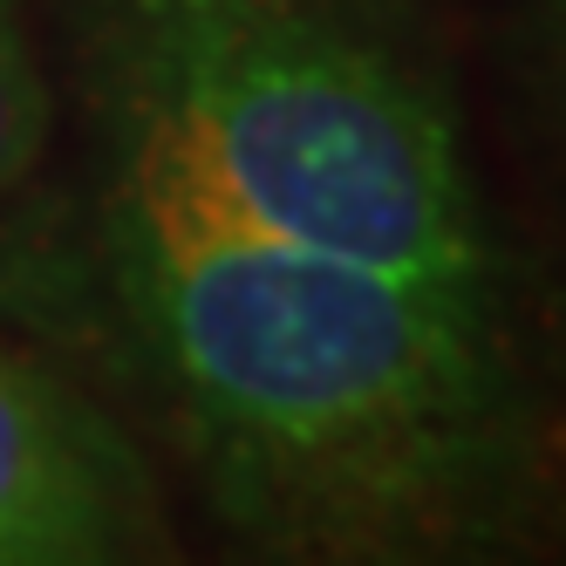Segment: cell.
I'll return each instance as SVG.
<instances>
[{
  "instance_id": "277c9868",
  "label": "cell",
  "mask_w": 566,
  "mask_h": 566,
  "mask_svg": "<svg viewBox=\"0 0 566 566\" xmlns=\"http://www.w3.org/2000/svg\"><path fill=\"white\" fill-rule=\"evenodd\" d=\"M42 137H49V90L14 21V0H0V198L34 171Z\"/></svg>"
},
{
  "instance_id": "6da1fadb",
  "label": "cell",
  "mask_w": 566,
  "mask_h": 566,
  "mask_svg": "<svg viewBox=\"0 0 566 566\" xmlns=\"http://www.w3.org/2000/svg\"><path fill=\"white\" fill-rule=\"evenodd\" d=\"M103 260L212 499L247 533L437 539L499 484L512 389L484 294L239 219L130 116Z\"/></svg>"
},
{
  "instance_id": "7a4b0ae2",
  "label": "cell",
  "mask_w": 566,
  "mask_h": 566,
  "mask_svg": "<svg viewBox=\"0 0 566 566\" xmlns=\"http://www.w3.org/2000/svg\"><path fill=\"white\" fill-rule=\"evenodd\" d=\"M124 116L239 219L430 287L484 294L492 247L423 83L321 0H103Z\"/></svg>"
},
{
  "instance_id": "3957f363",
  "label": "cell",
  "mask_w": 566,
  "mask_h": 566,
  "mask_svg": "<svg viewBox=\"0 0 566 566\" xmlns=\"http://www.w3.org/2000/svg\"><path fill=\"white\" fill-rule=\"evenodd\" d=\"M137 533V471L83 402L0 348V566H90Z\"/></svg>"
}]
</instances>
